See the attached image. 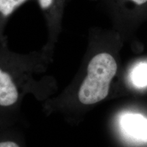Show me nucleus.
<instances>
[{"instance_id":"obj_1","label":"nucleus","mask_w":147,"mask_h":147,"mask_svg":"<svg viewBox=\"0 0 147 147\" xmlns=\"http://www.w3.org/2000/svg\"><path fill=\"white\" fill-rule=\"evenodd\" d=\"M117 67L115 57L109 53L95 55L88 63L87 76L79 88V102L84 105H92L104 100Z\"/></svg>"},{"instance_id":"obj_2","label":"nucleus","mask_w":147,"mask_h":147,"mask_svg":"<svg viewBox=\"0 0 147 147\" xmlns=\"http://www.w3.org/2000/svg\"><path fill=\"white\" fill-rule=\"evenodd\" d=\"M14 54L8 50L6 42L0 44V114L15 105L19 92L9 69Z\"/></svg>"},{"instance_id":"obj_3","label":"nucleus","mask_w":147,"mask_h":147,"mask_svg":"<svg viewBox=\"0 0 147 147\" xmlns=\"http://www.w3.org/2000/svg\"><path fill=\"white\" fill-rule=\"evenodd\" d=\"M45 18L49 31L46 51L53 50L61 29V24L68 0H36Z\"/></svg>"},{"instance_id":"obj_4","label":"nucleus","mask_w":147,"mask_h":147,"mask_svg":"<svg viewBox=\"0 0 147 147\" xmlns=\"http://www.w3.org/2000/svg\"><path fill=\"white\" fill-rule=\"evenodd\" d=\"M120 127L125 135L133 140L147 142V119L142 115L133 113L122 115Z\"/></svg>"},{"instance_id":"obj_5","label":"nucleus","mask_w":147,"mask_h":147,"mask_svg":"<svg viewBox=\"0 0 147 147\" xmlns=\"http://www.w3.org/2000/svg\"><path fill=\"white\" fill-rule=\"evenodd\" d=\"M32 0H0V44L6 42L3 34L9 18L20 7Z\"/></svg>"},{"instance_id":"obj_6","label":"nucleus","mask_w":147,"mask_h":147,"mask_svg":"<svg viewBox=\"0 0 147 147\" xmlns=\"http://www.w3.org/2000/svg\"><path fill=\"white\" fill-rule=\"evenodd\" d=\"M131 81L135 86L144 87L147 86V63H140L133 69L131 74Z\"/></svg>"},{"instance_id":"obj_7","label":"nucleus","mask_w":147,"mask_h":147,"mask_svg":"<svg viewBox=\"0 0 147 147\" xmlns=\"http://www.w3.org/2000/svg\"><path fill=\"white\" fill-rule=\"evenodd\" d=\"M0 147H20L16 142L12 140L0 136Z\"/></svg>"},{"instance_id":"obj_8","label":"nucleus","mask_w":147,"mask_h":147,"mask_svg":"<svg viewBox=\"0 0 147 147\" xmlns=\"http://www.w3.org/2000/svg\"><path fill=\"white\" fill-rule=\"evenodd\" d=\"M131 1L138 5H142L147 2V0H131Z\"/></svg>"}]
</instances>
